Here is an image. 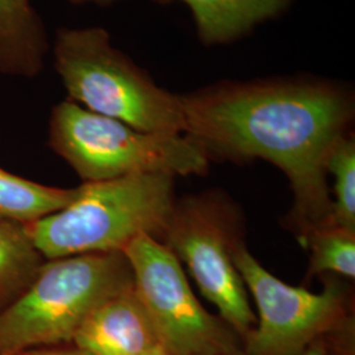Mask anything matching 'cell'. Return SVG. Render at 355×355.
<instances>
[{
	"label": "cell",
	"instance_id": "obj_1",
	"mask_svg": "<svg viewBox=\"0 0 355 355\" xmlns=\"http://www.w3.org/2000/svg\"><path fill=\"white\" fill-rule=\"evenodd\" d=\"M184 135L207 154L262 158L287 175L305 232L329 223L327 162L353 117L350 95L328 83H230L180 96Z\"/></svg>",
	"mask_w": 355,
	"mask_h": 355
},
{
	"label": "cell",
	"instance_id": "obj_2",
	"mask_svg": "<svg viewBox=\"0 0 355 355\" xmlns=\"http://www.w3.org/2000/svg\"><path fill=\"white\" fill-rule=\"evenodd\" d=\"M174 207V175L136 174L83 183L67 207L26 228L48 261L123 253L142 234L164 239Z\"/></svg>",
	"mask_w": 355,
	"mask_h": 355
},
{
	"label": "cell",
	"instance_id": "obj_3",
	"mask_svg": "<svg viewBox=\"0 0 355 355\" xmlns=\"http://www.w3.org/2000/svg\"><path fill=\"white\" fill-rule=\"evenodd\" d=\"M53 55L69 101L146 133L184 135L180 96L157 86L116 49L104 28L60 29Z\"/></svg>",
	"mask_w": 355,
	"mask_h": 355
},
{
	"label": "cell",
	"instance_id": "obj_4",
	"mask_svg": "<svg viewBox=\"0 0 355 355\" xmlns=\"http://www.w3.org/2000/svg\"><path fill=\"white\" fill-rule=\"evenodd\" d=\"M133 282L125 255L94 253L51 259L0 311V355L71 343L89 313Z\"/></svg>",
	"mask_w": 355,
	"mask_h": 355
},
{
	"label": "cell",
	"instance_id": "obj_5",
	"mask_svg": "<svg viewBox=\"0 0 355 355\" xmlns=\"http://www.w3.org/2000/svg\"><path fill=\"white\" fill-rule=\"evenodd\" d=\"M51 150L85 183L136 174L202 175L208 154L189 136L155 135L64 101L51 110Z\"/></svg>",
	"mask_w": 355,
	"mask_h": 355
},
{
	"label": "cell",
	"instance_id": "obj_6",
	"mask_svg": "<svg viewBox=\"0 0 355 355\" xmlns=\"http://www.w3.org/2000/svg\"><path fill=\"white\" fill-rule=\"evenodd\" d=\"M133 286L168 355H240L233 330L191 290L180 261L149 234L124 249Z\"/></svg>",
	"mask_w": 355,
	"mask_h": 355
},
{
	"label": "cell",
	"instance_id": "obj_7",
	"mask_svg": "<svg viewBox=\"0 0 355 355\" xmlns=\"http://www.w3.org/2000/svg\"><path fill=\"white\" fill-rule=\"evenodd\" d=\"M233 263L258 308L257 324L246 337L249 355H297L343 318L345 293L336 282L321 293L292 287L270 274L241 243L233 249Z\"/></svg>",
	"mask_w": 355,
	"mask_h": 355
},
{
	"label": "cell",
	"instance_id": "obj_8",
	"mask_svg": "<svg viewBox=\"0 0 355 355\" xmlns=\"http://www.w3.org/2000/svg\"><path fill=\"white\" fill-rule=\"evenodd\" d=\"M224 214L214 204L191 200L175 204L164 234L165 245L189 267L204 296L216 305L229 328L248 337L257 318L233 263L236 246Z\"/></svg>",
	"mask_w": 355,
	"mask_h": 355
},
{
	"label": "cell",
	"instance_id": "obj_9",
	"mask_svg": "<svg viewBox=\"0 0 355 355\" xmlns=\"http://www.w3.org/2000/svg\"><path fill=\"white\" fill-rule=\"evenodd\" d=\"M71 343L89 355H146L161 343L132 282L89 313Z\"/></svg>",
	"mask_w": 355,
	"mask_h": 355
},
{
	"label": "cell",
	"instance_id": "obj_10",
	"mask_svg": "<svg viewBox=\"0 0 355 355\" xmlns=\"http://www.w3.org/2000/svg\"><path fill=\"white\" fill-rule=\"evenodd\" d=\"M48 51V32L32 0H0V74L40 76Z\"/></svg>",
	"mask_w": 355,
	"mask_h": 355
},
{
	"label": "cell",
	"instance_id": "obj_11",
	"mask_svg": "<svg viewBox=\"0 0 355 355\" xmlns=\"http://www.w3.org/2000/svg\"><path fill=\"white\" fill-rule=\"evenodd\" d=\"M205 42H225L267 20L290 0H183Z\"/></svg>",
	"mask_w": 355,
	"mask_h": 355
},
{
	"label": "cell",
	"instance_id": "obj_12",
	"mask_svg": "<svg viewBox=\"0 0 355 355\" xmlns=\"http://www.w3.org/2000/svg\"><path fill=\"white\" fill-rule=\"evenodd\" d=\"M79 187L60 189L15 175L0 167V220L28 225L67 207Z\"/></svg>",
	"mask_w": 355,
	"mask_h": 355
},
{
	"label": "cell",
	"instance_id": "obj_13",
	"mask_svg": "<svg viewBox=\"0 0 355 355\" xmlns=\"http://www.w3.org/2000/svg\"><path fill=\"white\" fill-rule=\"evenodd\" d=\"M42 263L26 225L0 220V311L24 291Z\"/></svg>",
	"mask_w": 355,
	"mask_h": 355
},
{
	"label": "cell",
	"instance_id": "obj_14",
	"mask_svg": "<svg viewBox=\"0 0 355 355\" xmlns=\"http://www.w3.org/2000/svg\"><path fill=\"white\" fill-rule=\"evenodd\" d=\"M303 241L311 249L308 277L334 272L354 279L355 232L324 225L304 232Z\"/></svg>",
	"mask_w": 355,
	"mask_h": 355
},
{
	"label": "cell",
	"instance_id": "obj_15",
	"mask_svg": "<svg viewBox=\"0 0 355 355\" xmlns=\"http://www.w3.org/2000/svg\"><path fill=\"white\" fill-rule=\"evenodd\" d=\"M334 178L336 200L331 202L328 225L355 232V144L343 136L336 142L327 162Z\"/></svg>",
	"mask_w": 355,
	"mask_h": 355
},
{
	"label": "cell",
	"instance_id": "obj_16",
	"mask_svg": "<svg viewBox=\"0 0 355 355\" xmlns=\"http://www.w3.org/2000/svg\"><path fill=\"white\" fill-rule=\"evenodd\" d=\"M17 355H89L76 346L71 347H60V346H49V347H37L23 352Z\"/></svg>",
	"mask_w": 355,
	"mask_h": 355
},
{
	"label": "cell",
	"instance_id": "obj_17",
	"mask_svg": "<svg viewBox=\"0 0 355 355\" xmlns=\"http://www.w3.org/2000/svg\"><path fill=\"white\" fill-rule=\"evenodd\" d=\"M297 355H329L328 352L318 346V343H312L308 347H305L304 350L302 353H299Z\"/></svg>",
	"mask_w": 355,
	"mask_h": 355
},
{
	"label": "cell",
	"instance_id": "obj_18",
	"mask_svg": "<svg viewBox=\"0 0 355 355\" xmlns=\"http://www.w3.org/2000/svg\"><path fill=\"white\" fill-rule=\"evenodd\" d=\"M146 355H168L167 354V352H166L165 347L161 345V343H158V345H155L154 347H153L152 350L148 353Z\"/></svg>",
	"mask_w": 355,
	"mask_h": 355
},
{
	"label": "cell",
	"instance_id": "obj_19",
	"mask_svg": "<svg viewBox=\"0 0 355 355\" xmlns=\"http://www.w3.org/2000/svg\"><path fill=\"white\" fill-rule=\"evenodd\" d=\"M73 3H98V4H108L114 0H70Z\"/></svg>",
	"mask_w": 355,
	"mask_h": 355
}]
</instances>
